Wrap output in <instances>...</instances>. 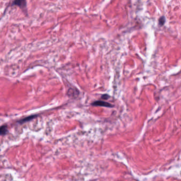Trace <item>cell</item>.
I'll return each mask as SVG.
<instances>
[{
  "mask_svg": "<svg viewBox=\"0 0 181 181\" xmlns=\"http://www.w3.org/2000/svg\"><path fill=\"white\" fill-rule=\"evenodd\" d=\"M12 5H17L22 9H25L26 7V1H15Z\"/></svg>",
  "mask_w": 181,
  "mask_h": 181,
  "instance_id": "cell-2",
  "label": "cell"
},
{
  "mask_svg": "<svg viewBox=\"0 0 181 181\" xmlns=\"http://www.w3.org/2000/svg\"><path fill=\"white\" fill-rule=\"evenodd\" d=\"M109 97H110V96L107 94H105V95H103L102 96V98L104 100H108Z\"/></svg>",
  "mask_w": 181,
  "mask_h": 181,
  "instance_id": "cell-6",
  "label": "cell"
},
{
  "mask_svg": "<svg viewBox=\"0 0 181 181\" xmlns=\"http://www.w3.org/2000/svg\"><path fill=\"white\" fill-rule=\"evenodd\" d=\"M7 132V126H2L0 128V135H5Z\"/></svg>",
  "mask_w": 181,
  "mask_h": 181,
  "instance_id": "cell-3",
  "label": "cell"
},
{
  "mask_svg": "<svg viewBox=\"0 0 181 181\" xmlns=\"http://www.w3.org/2000/svg\"><path fill=\"white\" fill-rule=\"evenodd\" d=\"M92 105L93 106H99L105 107H113V106L110 103L103 102V101H96L92 103Z\"/></svg>",
  "mask_w": 181,
  "mask_h": 181,
  "instance_id": "cell-1",
  "label": "cell"
},
{
  "mask_svg": "<svg viewBox=\"0 0 181 181\" xmlns=\"http://www.w3.org/2000/svg\"><path fill=\"white\" fill-rule=\"evenodd\" d=\"M36 117V115H32V116H28V117L25 118H24L23 120H22L21 121H19V122L21 123H25L26 122H28V121H30V120H32L33 118H35Z\"/></svg>",
  "mask_w": 181,
  "mask_h": 181,
  "instance_id": "cell-4",
  "label": "cell"
},
{
  "mask_svg": "<svg viewBox=\"0 0 181 181\" xmlns=\"http://www.w3.org/2000/svg\"><path fill=\"white\" fill-rule=\"evenodd\" d=\"M165 18L164 17H161L159 19V24L160 26H163L165 24Z\"/></svg>",
  "mask_w": 181,
  "mask_h": 181,
  "instance_id": "cell-5",
  "label": "cell"
}]
</instances>
